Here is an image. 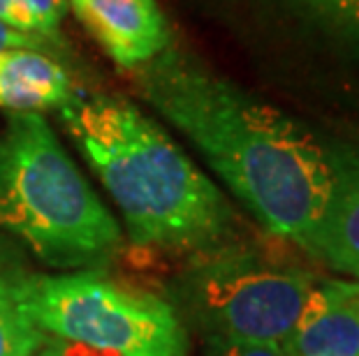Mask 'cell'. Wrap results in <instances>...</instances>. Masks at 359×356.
<instances>
[{
	"label": "cell",
	"mask_w": 359,
	"mask_h": 356,
	"mask_svg": "<svg viewBox=\"0 0 359 356\" xmlns=\"http://www.w3.org/2000/svg\"><path fill=\"white\" fill-rule=\"evenodd\" d=\"M135 81L257 222L306 252L332 192L330 139L177 47L135 70Z\"/></svg>",
	"instance_id": "cell-1"
},
{
	"label": "cell",
	"mask_w": 359,
	"mask_h": 356,
	"mask_svg": "<svg viewBox=\"0 0 359 356\" xmlns=\"http://www.w3.org/2000/svg\"><path fill=\"white\" fill-rule=\"evenodd\" d=\"M60 118L135 245L195 255L236 238V213L225 194L130 100L77 95Z\"/></svg>",
	"instance_id": "cell-2"
},
{
	"label": "cell",
	"mask_w": 359,
	"mask_h": 356,
	"mask_svg": "<svg viewBox=\"0 0 359 356\" xmlns=\"http://www.w3.org/2000/svg\"><path fill=\"white\" fill-rule=\"evenodd\" d=\"M0 229L63 271L100 266L123 241L42 113H10L0 137Z\"/></svg>",
	"instance_id": "cell-3"
},
{
	"label": "cell",
	"mask_w": 359,
	"mask_h": 356,
	"mask_svg": "<svg viewBox=\"0 0 359 356\" xmlns=\"http://www.w3.org/2000/svg\"><path fill=\"white\" fill-rule=\"evenodd\" d=\"M316 285V271L285 248L232 238L193 255L170 287V303L204 347L283 345Z\"/></svg>",
	"instance_id": "cell-4"
},
{
	"label": "cell",
	"mask_w": 359,
	"mask_h": 356,
	"mask_svg": "<svg viewBox=\"0 0 359 356\" xmlns=\"http://www.w3.org/2000/svg\"><path fill=\"white\" fill-rule=\"evenodd\" d=\"M28 310L44 336L109 356H188V329L170 301L100 271L30 278Z\"/></svg>",
	"instance_id": "cell-5"
},
{
	"label": "cell",
	"mask_w": 359,
	"mask_h": 356,
	"mask_svg": "<svg viewBox=\"0 0 359 356\" xmlns=\"http://www.w3.org/2000/svg\"><path fill=\"white\" fill-rule=\"evenodd\" d=\"M81 26L123 70H140L172 47V33L156 0H67Z\"/></svg>",
	"instance_id": "cell-6"
},
{
	"label": "cell",
	"mask_w": 359,
	"mask_h": 356,
	"mask_svg": "<svg viewBox=\"0 0 359 356\" xmlns=\"http://www.w3.org/2000/svg\"><path fill=\"white\" fill-rule=\"evenodd\" d=\"M332 192L306 255L359 280V130L330 139Z\"/></svg>",
	"instance_id": "cell-7"
},
{
	"label": "cell",
	"mask_w": 359,
	"mask_h": 356,
	"mask_svg": "<svg viewBox=\"0 0 359 356\" xmlns=\"http://www.w3.org/2000/svg\"><path fill=\"white\" fill-rule=\"evenodd\" d=\"M283 347L290 356H359V280H318Z\"/></svg>",
	"instance_id": "cell-8"
},
{
	"label": "cell",
	"mask_w": 359,
	"mask_h": 356,
	"mask_svg": "<svg viewBox=\"0 0 359 356\" xmlns=\"http://www.w3.org/2000/svg\"><path fill=\"white\" fill-rule=\"evenodd\" d=\"M77 93L70 74L33 47L0 51V109L42 113L67 107Z\"/></svg>",
	"instance_id": "cell-9"
},
{
	"label": "cell",
	"mask_w": 359,
	"mask_h": 356,
	"mask_svg": "<svg viewBox=\"0 0 359 356\" xmlns=\"http://www.w3.org/2000/svg\"><path fill=\"white\" fill-rule=\"evenodd\" d=\"M30 278L19 250L0 236V356H33L49 338L30 317Z\"/></svg>",
	"instance_id": "cell-10"
},
{
	"label": "cell",
	"mask_w": 359,
	"mask_h": 356,
	"mask_svg": "<svg viewBox=\"0 0 359 356\" xmlns=\"http://www.w3.org/2000/svg\"><path fill=\"white\" fill-rule=\"evenodd\" d=\"M350 70L359 72V0H285Z\"/></svg>",
	"instance_id": "cell-11"
},
{
	"label": "cell",
	"mask_w": 359,
	"mask_h": 356,
	"mask_svg": "<svg viewBox=\"0 0 359 356\" xmlns=\"http://www.w3.org/2000/svg\"><path fill=\"white\" fill-rule=\"evenodd\" d=\"M19 5L28 12L35 33L40 37L56 35L67 10V0H19Z\"/></svg>",
	"instance_id": "cell-12"
},
{
	"label": "cell",
	"mask_w": 359,
	"mask_h": 356,
	"mask_svg": "<svg viewBox=\"0 0 359 356\" xmlns=\"http://www.w3.org/2000/svg\"><path fill=\"white\" fill-rule=\"evenodd\" d=\"M206 356H290L276 343H234L220 347H206Z\"/></svg>",
	"instance_id": "cell-13"
},
{
	"label": "cell",
	"mask_w": 359,
	"mask_h": 356,
	"mask_svg": "<svg viewBox=\"0 0 359 356\" xmlns=\"http://www.w3.org/2000/svg\"><path fill=\"white\" fill-rule=\"evenodd\" d=\"M33 356H109V354H102L77 343H67V340L47 338V343H44Z\"/></svg>",
	"instance_id": "cell-14"
},
{
	"label": "cell",
	"mask_w": 359,
	"mask_h": 356,
	"mask_svg": "<svg viewBox=\"0 0 359 356\" xmlns=\"http://www.w3.org/2000/svg\"><path fill=\"white\" fill-rule=\"evenodd\" d=\"M0 21L17 30H24V33H35L33 21H30L28 12L19 5V0H0Z\"/></svg>",
	"instance_id": "cell-15"
},
{
	"label": "cell",
	"mask_w": 359,
	"mask_h": 356,
	"mask_svg": "<svg viewBox=\"0 0 359 356\" xmlns=\"http://www.w3.org/2000/svg\"><path fill=\"white\" fill-rule=\"evenodd\" d=\"M40 44V37L33 33H24V30H17L12 26H7L0 21V51L5 49H19V47H37Z\"/></svg>",
	"instance_id": "cell-16"
}]
</instances>
